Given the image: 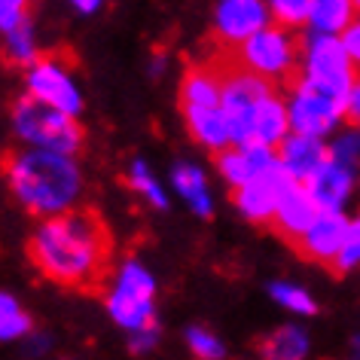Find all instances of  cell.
<instances>
[{
    "label": "cell",
    "mask_w": 360,
    "mask_h": 360,
    "mask_svg": "<svg viewBox=\"0 0 360 360\" xmlns=\"http://www.w3.org/2000/svg\"><path fill=\"white\" fill-rule=\"evenodd\" d=\"M257 354L263 360H305L309 354V336L305 330L284 323V327L272 330L269 336L257 342Z\"/></svg>",
    "instance_id": "obj_19"
},
{
    "label": "cell",
    "mask_w": 360,
    "mask_h": 360,
    "mask_svg": "<svg viewBox=\"0 0 360 360\" xmlns=\"http://www.w3.org/2000/svg\"><path fill=\"white\" fill-rule=\"evenodd\" d=\"M25 95L37 98L40 104L74 116V120L83 113V92H79L74 74L52 56H43L37 65L25 70Z\"/></svg>",
    "instance_id": "obj_8"
},
{
    "label": "cell",
    "mask_w": 360,
    "mask_h": 360,
    "mask_svg": "<svg viewBox=\"0 0 360 360\" xmlns=\"http://www.w3.org/2000/svg\"><path fill=\"white\" fill-rule=\"evenodd\" d=\"M311 6L314 0H272L269 4V15H272V25L290 31V28H300V25H309Z\"/></svg>",
    "instance_id": "obj_24"
},
{
    "label": "cell",
    "mask_w": 360,
    "mask_h": 360,
    "mask_svg": "<svg viewBox=\"0 0 360 360\" xmlns=\"http://www.w3.org/2000/svg\"><path fill=\"white\" fill-rule=\"evenodd\" d=\"M293 184L296 180L275 162L272 168H266L263 174L254 177L250 184H245L241 190H232V205H236L241 217L250 223H272L284 193L290 190Z\"/></svg>",
    "instance_id": "obj_10"
},
{
    "label": "cell",
    "mask_w": 360,
    "mask_h": 360,
    "mask_svg": "<svg viewBox=\"0 0 360 360\" xmlns=\"http://www.w3.org/2000/svg\"><path fill=\"white\" fill-rule=\"evenodd\" d=\"M269 25H272L269 4H259V0H220L214 6V34L226 52L245 46Z\"/></svg>",
    "instance_id": "obj_9"
},
{
    "label": "cell",
    "mask_w": 360,
    "mask_h": 360,
    "mask_svg": "<svg viewBox=\"0 0 360 360\" xmlns=\"http://www.w3.org/2000/svg\"><path fill=\"white\" fill-rule=\"evenodd\" d=\"M305 190L311 193V199L318 202L321 211H342V205L348 202L351 190H354V174L339 168L336 162H327V165L305 184Z\"/></svg>",
    "instance_id": "obj_17"
},
{
    "label": "cell",
    "mask_w": 360,
    "mask_h": 360,
    "mask_svg": "<svg viewBox=\"0 0 360 360\" xmlns=\"http://www.w3.org/2000/svg\"><path fill=\"white\" fill-rule=\"evenodd\" d=\"M186 345H190L195 360H226V345L217 333H211L202 323L186 327Z\"/></svg>",
    "instance_id": "obj_25"
},
{
    "label": "cell",
    "mask_w": 360,
    "mask_h": 360,
    "mask_svg": "<svg viewBox=\"0 0 360 360\" xmlns=\"http://www.w3.org/2000/svg\"><path fill=\"white\" fill-rule=\"evenodd\" d=\"M330 162H336L339 168L354 174L360 165V131L348 129L345 134H339V138L330 143Z\"/></svg>",
    "instance_id": "obj_27"
},
{
    "label": "cell",
    "mask_w": 360,
    "mask_h": 360,
    "mask_svg": "<svg viewBox=\"0 0 360 360\" xmlns=\"http://www.w3.org/2000/svg\"><path fill=\"white\" fill-rule=\"evenodd\" d=\"M10 125L13 134L19 138V147L34 150H49L61 156H74L83 147V125L74 116H65L52 107L40 104L31 95H19L10 107Z\"/></svg>",
    "instance_id": "obj_3"
},
{
    "label": "cell",
    "mask_w": 360,
    "mask_h": 360,
    "mask_svg": "<svg viewBox=\"0 0 360 360\" xmlns=\"http://www.w3.org/2000/svg\"><path fill=\"white\" fill-rule=\"evenodd\" d=\"M156 345H159V327H150V330H141V333H131L129 336V351L138 357L150 354Z\"/></svg>",
    "instance_id": "obj_30"
},
{
    "label": "cell",
    "mask_w": 360,
    "mask_h": 360,
    "mask_svg": "<svg viewBox=\"0 0 360 360\" xmlns=\"http://www.w3.org/2000/svg\"><path fill=\"white\" fill-rule=\"evenodd\" d=\"M229 56L241 70L287 89L300 77L302 37L278 28V25H269L266 31H259L257 37H250L245 46H238Z\"/></svg>",
    "instance_id": "obj_5"
},
{
    "label": "cell",
    "mask_w": 360,
    "mask_h": 360,
    "mask_svg": "<svg viewBox=\"0 0 360 360\" xmlns=\"http://www.w3.org/2000/svg\"><path fill=\"white\" fill-rule=\"evenodd\" d=\"M125 184H129V190L138 195L143 205H150V208H156V211L168 208V186L153 174V168L143 159H131L129 171H125Z\"/></svg>",
    "instance_id": "obj_21"
},
{
    "label": "cell",
    "mask_w": 360,
    "mask_h": 360,
    "mask_svg": "<svg viewBox=\"0 0 360 360\" xmlns=\"http://www.w3.org/2000/svg\"><path fill=\"white\" fill-rule=\"evenodd\" d=\"M61 360H77V357H61Z\"/></svg>",
    "instance_id": "obj_36"
},
{
    "label": "cell",
    "mask_w": 360,
    "mask_h": 360,
    "mask_svg": "<svg viewBox=\"0 0 360 360\" xmlns=\"http://www.w3.org/2000/svg\"><path fill=\"white\" fill-rule=\"evenodd\" d=\"M31 314L13 293L0 290V342H19L31 336Z\"/></svg>",
    "instance_id": "obj_22"
},
{
    "label": "cell",
    "mask_w": 360,
    "mask_h": 360,
    "mask_svg": "<svg viewBox=\"0 0 360 360\" xmlns=\"http://www.w3.org/2000/svg\"><path fill=\"white\" fill-rule=\"evenodd\" d=\"M107 314L129 333L156 327V278L138 259H125L104 293Z\"/></svg>",
    "instance_id": "obj_4"
},
{
    "label": "cell",
    "mask_w": 360,
    "mask_h": 360,
    "mask_svg": "<svg viewBox=\"0 0 360 360\" xmlns=\"http://www.w3.org/2000/svg\"><path fill=\"white\" fill-rule=\"evenodd\" d=\"M25 342H28V351H31V354H40V351L49 348V336H40V333H31V336L25 339Z\"/></svg>",
    "instance_id": "obj_34"
},
{
    "label": "cell",
    "mask_w": 360,
    "mask_h": 360,
    "mask_svg": "<svg viewBox=\"0 0 360 360\" xmlns=\"http://www.w3.org/2000/svg\"><path fill=\"white\" fill-rule=\"evenodd\" d=\"M0 171L22 208L40 220L77 211V202L83 195V168L74 156L15 147L0 159Z\"/></svg>",
    "instance_id": "obj_2"
},
{
    "label": "cell",
    "mask_w": 360,
    "mask_h": 360,
    "mask_svg": "<svg viewBox=\"0 0 360 360\" xmlns=\"http://www.w3.org/2000/svg\"><path fill=\"white\" fill-rule=\"evenodd\" d=\"M348 226L351 223L345 220L342 211H321L318 220L311 223V229L293 245V250L302 259H309V263H321V266L333 269L336 257L342 254V248H345Z\"/></svg>",
    "instance_id": "obj_11"
},
{
    "label": "cell",
    "mask_w": 360,
    "mask_h": 360,
    "mask_svg": "<svg viewBox=\"0 0 360 360\" xmlns=\"http://www.w3.org/2000/svg\"><path fill=\"white\" fill-rule=\"evenodd\" d=\"M318 214H321V208H318V202L311 199V193L305 190L302 184H293L290 190L284 193L281 205H278L272 226H275L278 236H281L287 245L293 248L296 241H300L305 232L311 229V223L318 220Z\"/></svg>",
    "instance_id": "obj_12"
},
{
    "label": "cell",
    "mask_w": 360,
    "mask_h": 360,
    "mask_svg": "<svg viewBox=\"0 0 360 360\" xmlns=\"http://www.w3.org/2000/svg\"><path fill=\"white\" fill-rule=\"evenodd\" d=\"M4 56H6V61H13V65H19L25 70H28L31 65H37L43 56H40V46H37L34 22L25 25L22 31H15V34H10V37L4 40Z\"/></svg>",
    "instance_id": "obj_23"
},
{
    "label": "cell",
    "mask_w": 360,
    "mask_h": 360,
    "mask_svg": "<svg viewBox=\"0 0 360 360\" xmlns=\"http://www.w3.org/2000/svg\"><path fill=\"white\" fill-rule=\"evenodd\" d=\"M345 122H348V129L360 131V77H357V83L351 86V92L345 98Z\"/></svg>",
    "instance_id": "obj_32"
},
{
    "label": "cell",
    "mask_w": 360,
    "mask_h": 360,
    "mask_svg": "<svg viewBox=\"0 0 360 360\" xmlns=\"http://www.w3.org/2000/svg\"><path fill=\"white\" fill-rule=\"evenodd\" d=\"M275 156H278V165H281L296 184L305 186L330 162V147L323 141L290 134V138L275 150Z\"/></svg>",
    "instance_id": "obj_13"
},
{
    "label": "cell",
    "mask_w": 360,
    "mask_h": 360,
    "mask_svg": "<svg viewBox=\"0 0 360 360\" xmlns=\"http://www.w3.org/2000/svg\"><path fill=\"white\" fill-rule=\"evenodd\" d=\"M345 360H360V336H354V339H351V342H348Z\"/></svg>",
    "instance_id": "obj_35"
},
{
    "label": "cell",
    "mask_w": 360,
    "mask_h": 360,
    "mask_svg": "<svg viewBox=\"0 0 360 360\" xmlns=\"http://www.w3.org/2000/svg\"><path fill=\"white\" fill-rule=\"evenodd\" d=\"M287 113H290V134L321 141L323 134L336 129L339 120H345V98L333 95L327 89H318L296 77L287 86Z\"/></svg>",
    "instance_id": "obj_7"
},
{
    "label": "cell",
    "mask_w": 360,
    "mask_h": 360,
    "mask_svg": "<svg viewBox=\"0 0 360 360\" xmlns=\"http://www.w3.org/2000/svg\"><path fill=\"white\" fill-rule=\"evenodd\" d=\"M70 10H74L77 15H98L104 10V4H101V0H74V4H70Z\"/></svg>",
    "instance_id": "obj_33"
},
{
    "label": "cell",
    "mask_w": 360,
    "mask_h": 360,
    "mask_svg": "<svg viewBox=\"0 0 360 360\" xmlns=\"http://www.w3.org/2000/svg\"><path fill=\"white\" fill-rule=\"evenodd\" d=\"M25 25H31V6L25 0H0V34L10 37Z\"/></svg>",
    "instance_id": "obj_28"
},
{
    "label": "cell",
    "mask_w": 360,
    "mask_h": 360,
    "mask_svg": "<svg viewBox=\"0 0 360 360\" xmlns=\"http://www.w3.org/2000/svg\"><path fill=\"white\" fill-rule=\"evenodd\" d=\"M223 101L220 65H190L180 77V110H211Z\"/></svg>",
    "instance_id": "obj_15"
},
{
    "label": "cell",
    "mask_w": 360,
    "mask_h": 360,
    "mask_svg": "<svg viewBox=\"0 0 360 360\" xmlns=\"http://www.w3.org/2000/svg\"><path fill=\"white\" fill-rule=\"evenodd\" d=\"M186 131L193 134L195 143L211 150L214 156L232 147V125L223 107H211V110H184Z\"/></svg>",
    "instance_id": "obj_16"
},
{
    "label": "cell",
    "mask_w": 360,
    "mask_h": 360,
    "mask_svg": "<svg viewBox=\"0 0 360 360\" xmlns=\"http://www.w3.org/2000/svg\"><path fill=\"white\" fill-rule=\"evenodd\" d=\"M357 77H360V70L339 37H323V34L302 37L300 79H305V83H311L318 89H327L333 95L348 98L351 86L357 83Z\"/></svg>",
    "instance_id": "obj_6"
},
{
    "label": "cell",
    "mask_w": 360,
    "mask_h": 360,
    "mask_svg": "<svg viewBox=\"0 0 360 360\" xmlns=\"http://www.w3.org/2000/svg\"><path fill=\"white\" fill-rule=\"evenodd\" d=\"M214 159H217L220 177L226 180L232 190H241L245 184H250L254 177H259L266 168H272L278 162L275 150L269 147H236V143L229 150L217 153Z\"/></svg>",
    "instance_id": "obj_14"
},
{
    "label": "cell",
    "mask_w": 360,
    "mask_h": 360,
    "mask_svg": "<svg viewBox=\"0 0 360 360\" xmlns=\"http://www.w3.org/2000/svg\"><path fill=\"white\" fill-rule=\"evenodd\" d=\"M171 190L184 199V205L193 214L211 217V211H214L211 186H208V177H205V171L199 165H193V162H177V165L171 168Z\"/></svg>",
    "instance_id": "obj_18"
},
{
    "label": "cell",
    "mask_w": 360,
    "mask_h": 360,
    "mask_svg": "<svg viewBox=\"0 0 360 360\" xmlns=\"http://www.w3.org/2000/svg\"><path fill=\"white\" fill-rule=\"evenodd\" d=\"M360 263V217L357 220H351V226H348V238H345V248H342V254L336 257V263H333L330 272L333 275H345L351 272Z\"/></svg>",
    "instance_id": "obj_29"
},
{
    "label": "cell",
    "mask_w": 360,
    "mask_h": 360,
    "mask_svg": "<svg viewBox=\"0 0 360 360\" xmlns=\"http://www.w3.org/2000/svg\"><path fill=\"white\" fill-rule=\"evenodd\" d=\"M354 13H357V19H354V25H351L345 34H342V43H345L348 56L354 58V65L360 70V4H354Z\"/></svg>",
    "instance_id": "obj_31"
},
{
    "label": "cell",
    "mask_w": 360,
    "mask_h": 360,
    "mask_svg": "<svg viewBox=\"0 0 360 360\" xmlns=\"http://www.w3.org/2000/svg\"><path fill=\"white\" fill-rule=\"evenodd\" d=\"M354 4H348V0H314L309 25L314 28V34L336 37V34H345L354 25Z\"/></svg>",
    "instance_id": "obj_20"
},
{
    "label": "cell",
    "mask_w": 360,
    "mask_h": 360,
    "mask_svg": "<svg viewBox=\"0 0 360 360\" xmlns=\"http://www.w3.org/2000/svg\"><path fill=\"white\" fill-rule=\"evenodd\" d=\"M269 296H272L281 309H290L296 314H314L318 311V302H314L311 296L305 293L302 287H296V284L275 281V284H269Z\"/></svg>",
    "instance_id": "obj_26"
},
{
    "label": "cell",
    "mask_w": 360,
    "mask_h": 360,
    "mask_svg": "<svg viewBox=\"0 0 360 360\" xmlns=\"http://www.w3.org/2000/svg\"><path fill=\"white\" fill-rule=\"evenodd\" d=\"M28 257L52 284L70 290H98L110 272L113 238L101 214L77 208L61 217L40 220L31 232Z\"/></svg>",
    "instance_id": "obj_1"
}]
</instances>
